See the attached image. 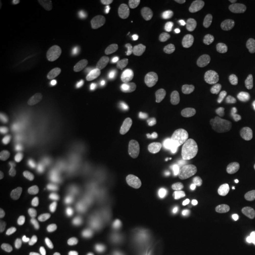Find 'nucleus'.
Instances as JSON below:
<instances>
[{
  "instance_id": "nucleus-1",
  "label": "nucleus",
  "mask_w": 255,
  "mask_h": 255,
  "mask_svg": "<svg viewBox=\"0 0 255 255\" xmlns=\"http://www.w3.org/2000/svg\"><path fill=\"white\" fill-rule=\"evenodd\" d=\"M154 123L144 114L137 113L122 122L116 132V144L124 154H135L148 144L154 135Z\"/></svg>"
},
{
  "instance_id": "nucleus-2",
  "label": "nucleus",
  "mask_w": 255,
  "mask_h": 255,
  "mask_svg": "<svg viewBox=\"0 0 255 255\" xmlns=\"http://www.w3.org/2000/svg\"><path fill=\"white\" fill-rule=\"evenodd\" d=\"M227 60L232 72L240 73L255 66V38L238 40L227 51Z\"/></svg>"
},
{
  "instance_id": "nucleus-3",
  "label": "nucleus",
  "mask_w": 255,
  "mask_h": 255,
  "mask_svg": "<svg viewBox=\"0 0 255 255\" xmlns=\"http://www.w3.org/2000/svg\"><path fill=\"white\" fill-rule=\"evenodd\" d=\"M221 154L215 148H206L194 156L184 165L183 175L187 180H199L203 177L218 164Z\"/></svg>"
},
{
  "instance_id": "nucleus-4",
  "label": "nucleus",
  "mask_w": 255,
  "mask_h": 255,
  "mask_svg": "<svg viewBox=\"0 0 255 255\" xmlns=\"http://www.w3.org/2000/svg\"><path fill=\"white\" fill-rule=\"evenodd\" d=\"M251 184V175L241 170L238 171V173H234L231 176H228L220 184L218 189H216L215 199L221 203L229 202V201L235 200L244 195L250 189Z\"/></svg>"
},
{
  "instance_id": "nucleus-5",
  "label": "nucleus",
  "mask_w": 255,
  "mask_h": 255,
  "mask_svg": "<svg viewBox=\"0 0 255 255\" xmlns=\"http://www.w3.org/2000/svg\"><path fill=\"white\" fill-rule=\"evenodd\" d=\"M152 173L149 169H137L124 177L117 188V194L121 199H131L137 194L142 193L151 183Z\"/></svg>"
},
{
  "instance_id": "nucleus-6",
  "label": "nucleus",
  "mask_w": 255,
  "mask_h": 255,
  "mask_svg": "<svg viewBox=\"0 0 255 255\" xmlns=\"http://www.w3.org/2000/svg\"><path fill=\"white\" fill-rule=\"evenodd\" d=\"M96 6L114 25L124 27L131 21V9L126 0H96Z\"/></svg>"
},
{
  "instance_id": "nucleus-7",
  "label": "nucleus",
  "mask_w": 255,
  "mask_h": 255,
  "mask_svg": "<svg viewBox=\"0 0 255 255\" xmlns=\"http://www.w3.org/2000/svg\"><path fill=\"white\" fill-rule=\"evenodd\" d=\"M107 246V238L103 233L94 232L75 245L69 255H100Z\"/></svg>"
},
{
  "instance_id": "nucleus-8",
  "label": "nucleus",
  "mask_w": 255,
  "mask_h": 255,
  "mask_svg": "<svg viewBox=\"0 0 255 255\" xmlns=\"http://www.w3.org/2000/svg\"><path fill=\"white\" fill-rule=\"evenodd\" d=\"M240 170L250 174L251 176L255 174V143L248 149V151L242 157Z\"/></svg>"
},
{
  "instance_id": "nucleus-9",
  "label": "nucleus",
  "mask_w": 255,
  "mask_h": 255,
  "mask_svg": "<svg viewBox=\"0 0 255 255\" xmlns=\"http://www.w3.org/2000/svg\"><path fill=\"white\" fill-rule=\"evenodd\" d=\"M196 36L197 39H199V41L202 45H213L216 41L215 32H213V30H210V28L207 26L200 27L196 32Z\"/></svg>"
},
{
  "instance_id": "nucleus-10",
  "label": "nucleus",
  "mask_w": 255,
  "mask_h": 255,
  "mask_svg": "<svg viewBox=\"0 0 255 255\" xmlns=\"http://www.w3.org/2000/svg\"><path fill=\"white\" fill-rule=\"evenodd\" d=\"M209 210V202L207 200L201 201L199 205H196L194 207L193 210H191V219L194 220H199L201 218H203Z\"/></svg>"
},
{
  "instance_id": "nucleus-11",
  "label": "nucleus",
  "mask_w": 255,
  "mask_h": 255,
  "mask_svg": "<svg viewBox=\"0 0 255 255\" xmlns=\"http://www.w3.org/2000/svg\"><path fill=\"white\" fill-rule=\"evenodd\" d=\"M241 210L238 208H229L226 213V223L228 226H233V225H237L239 222V220L241 219Z\"/></svg>"
},
{
  "instance_id": "nucleus-12",
  "label": "nucleus",
  "mask_w": 255,
  "mask_h": 255,
  "mask_svg": "<svg viewBox=\"0 0 255 255\" xmlns=\"http://www.w3.org/2000/svg\"><path fill=\"white\" fill-rule=\"evenodd\" d=\"M196 129V121L193 117H189L186 121H183L182 123V135L184 136H191L194 132H195Z\"/></svg>"
},
{
  "instance_id": "nucleus-13",
  "label": "nucleus",
  "mask_w": 255,
  "mask_h": 255,
  "mask_svg": "<svg viewBox=\"0 0 255 255\" xmlns=\"http://www.w3.org/2000/svg\"><path fill=\"white\" fill-rule=\"evenodd\" d=\"M50 6L49 0H32L31 8L34 11H43Z\"/></svg>"
},
{
  "instance_id": "nucleus-14",
  "label": "nucleus",
  "mask_w": 255,
  "mask_h": 255,
  "mask_svg": "<svg viewBox=\"0 0 255 255\" xmlns=\"http://www.w3.org/2000/svg\"><path fill=\"white\" fill-rule=\"evenodd\" d=\"M127 210L130 214H136L141 210V202L138 200H131L127 206Z\"/></svg>"
},
{
  "instance_id": "nucleus-15",
  "label": "nucleus",
  "mask_w": 255,
  "mask_h": 255,
  "mask_svg": "<svg viewBox=\"0 0 255 255\" xmlns=\"http://www.w3.org/2000/svg\"><path fill=\"white\" fill-rule=\"evenodd\" d=\"M251 210H252V213H253V214H255V202L253 203V205H252Z\"/></svg>"
},
{
  "instance_id": "nucleus-16",
  "label": "nucleus",
  "mask_w": 255,
  "mask_h": 255,
  "mask_svg": "<svg viewBox=\"0 0 255 255\" xmlns=\"http://www.w3.org/2000/svg\"><path fill=\"white\" fill-rule=\"evenodd\" d=\"M252 5H253V7L255 8V0H253V1H252Z\"/></svg>"
}]
</instances>
